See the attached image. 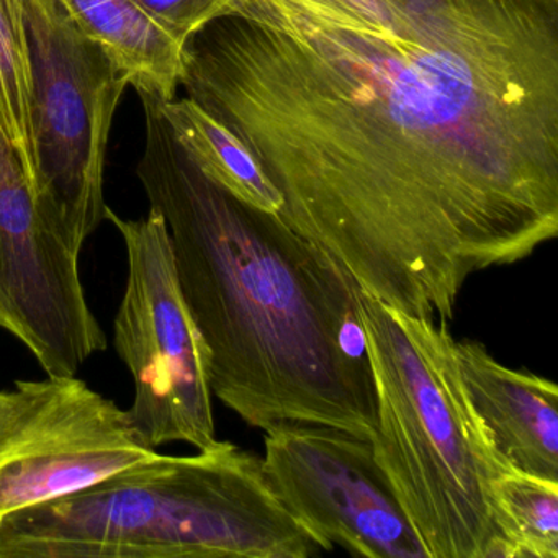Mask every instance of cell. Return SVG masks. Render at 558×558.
Listing matches in <instances>:
<instances>
[{
    "label": "cell",
    "mask_w": 558,
    "mask_h": 558,
    "mask_svg": "<svg viewBox=\"0 0 558 558\" xmlns=\"http://www.w3.org/2000/svg\"><path fill=\"white\" fill-rule=\"evenodd\" d=\"M375 385V460L427 558H515L495 485L496 452L460 374L446 323L359 293Z\"/></svg>",
    "instance_id": "obj_4"
},
{
    "label": "cell",
    "mask_w": 558,
    "mask_h": 558,
    "mask_svg": "<svg viewBox=\"0 0 558 558\" xmlns=\"http://www.w3.org/2000/svg\"><path fill=\"white\" fill-rule=\"evenodd\" d=\"M158 106L175 142L208 181L254 210L280 214L282 195L230 130L189 97H158Z\"/></svg>",
    "instance_id": "obj_12"
},
{
    "label": "cell",
    "mask_w": 558,
    "mask_h": 558,
    "mask_svg": "<svg viewBox=\"0 0 558 558\" xmlns=\"http://www.w3.org/2000/svg\"><path fill=\"white\" fill-rule=\"evenodd\" d=\"M106 220L119 230L129 264L113 335L135 387L130 424L151 449H207L217 442L207 344L179 283L168 225L153 208L125 220L107 207Z\"/></svg>",
    "instance_id": "obj_6"
},
{
    "label": "cell",
    "mask_w": 558,
    "mask_h": 558,
    "mask_svg": "<svg viewBox=\"0 0 558 558\" xmlns=\"http://www.w3.org/2000/svg\"><path fill=\"white\" fill-rule=\"evenodd\" d=\"M77 25L107 51L136 93L174 99L182 47L135 0H60Z\"/></svg>",
    "instance_id": "obj_11"
},
{
    "label": "cell",
    "mask_w": 558,
    "mask_h": 558,
    "mask_svg": "<svg viewBox=\"0 0 558 558\" xmlns=\"http://www.w3.org/2000/svg\"><path fill=\"white\" fill-rule=\"evenodd\" d=\"M138 96L146 145L136 174L168 225L179 283L207 344L211 393L257 429L289 421L372 440L377 400L361 287L279 215L208 181L172 136L158 97Z\"/></svg>",
    "instance_id": "obj_2"
},
{
    "label": "cell",
    "mask_w": 558,
    "mask_h": 558,
    "mask_svg": "<svg viewBox=\"0 0 558 558\" xmlns=\"http://www.w3.org/2000/svg\"><path fill=\"white\" fill-rule=\"evenodd\" d=\"M179 84L407 315L557 238L558 0H221Z\"/></svg>",
    "instance_id": "obj_1"
},
{
    "label": "cell",
    "mask_w": 558,
    "mask_h": 558,
    "mask_svg": "<svg viewBox=\"0 0 558 558\" xmlns=\"http://www.w3.org/2000/svg\"><path fill=\"white\" fill-rule=\"evenodd\" d=\"M136 4L184 47L217 15L220 0H135Z\"/></svg>",
    "instance_id": "obj_15"
},
{
    "label": "cell",
    "mask_w": 558,
    "mask_h": 558,
    "mask_svg": "<svg viewBox=\"0 0 558 558\" xmlns=\"http://www.w3.org/2000/svg\"><path fill=\"white\" fill-rule=\"evenodd\" d=\"M34 74L35 192L77 251L106 220L104 171L113 116L130 86L60 0H22Z\"/></svg>",
    "instance_id": "obj_5"
},
{
    "label": "cell",
    "mask_w": 558,
    "mask_h": 558,
    "mask_svg": "<svg viewBox=\"0 0 558 558\" xmlns=\"http://www.w3.org/2000/svg\"><path fill=\"white\" fill-rule=\"evenodd\" d=\"M515 558H558V482L508 472L496 482Z\"/></svg>",
    "instance_id": "obj_14"
},
{
    "label": "cell",
    "mask_w": 558,
    "mask_h": 558,
    "mask_svg": "<svg viewBox=\"0 0 558 558\" xmlns=\"http://www.w3.org/2000/svg\"><path fill=\"white\" fill-rule=\"evenodd\" d=\"M80 257L0 136V329L21 341L48 377H76L107 348L87 303Z\"/></svg>",
    "instance_id": "obj_7"
},
{
    "label": "cell",
    "mask_w": 558,
    "mask_h": 558,
    "mask_svg": "<svg viewBox=\"0 0 558 558\" xmlns=\"http://www.w3.org/2000/svg\"><path fill=\"white\" fill-rule=\"evenodd\" d=\"M460 374L496 452L518 472L558 482V388L499 364L482 342L457 341Z\"/></svg>",
    "instance_id": "obj_10"
},
{
    "label": "cell",
    "mask_w": 558,
    "mask_h": 558,
    "mask_svg": "<svg viewBox=\"0 0 558 558\" xmlns=\"http://www.w3.org/2000/svg\"><path fill=\"white\" fill-rule=\"evenodd\" d=\"M0 429V522L156 459L126 410L76 377L24 381Z\"/></svg>",
    "instance_id": "obj_9"
},
{
    "label": "cell",
    "mask_w": 558,
    "mask_h": 558,
    "mask_svg": "<svg viewBox=\"0 0 558 558\" xmlns=\"http://www.w3.org/2000/svg\"><path fill=\"white\" fill-rule=\"evenodd\" d=\"M263 463L283 506L329 551L427 558L375 460L372 440L286 421L264 429Z\"/></svg>",
    "instance_id": "obj_8"
},
{
    "label": "cell",
    "mask_w": 558,
    "mask_h": 558,
    "mask_svg": "<svg viewBox=\"0 0 558 558\" xmlns=\"http://www.w3.org/2000/svg\"><path fill=\"white\" fill-rule=\"evenodd\" d=\"M14 391H2L0 393V429L11 421V417L17 413L19 408L24 403L25 385L24 381L15 384Z\"/></svg>",
    "instance_id": "obj_16"
},
{
    "label": "cell",
    "mask_w": 558,
    "mask_h": 558,
    "mask_svg": "<svg viewBox=\"0 0 558 558\" xmlns=\"http://www.w3.org/2000/svg\"><path fill=\"white\" fill-rule=\"evenodd\" d=\"M34 74L22 0H0V136L12 146L35 189ZM37 194V192H35Z\"/></svg>",
    "instance_id": "obj_13"
},
{
    "label": "cell",
    "mask_w": 558,
    "mask_h": 558,
    "mask_svg": "<svg viewBox=\"0 0 558 558\" xmlns=\"http://www.w3.org/2000/svg\"><path fill=\"white\" fill-rule=\"evenodd\" d=\"M329 551L283 506L263 459L217 440L0 522V558H308Z\"/></svg>",
    "instance_id": "obj_3"
}]
</instances>
